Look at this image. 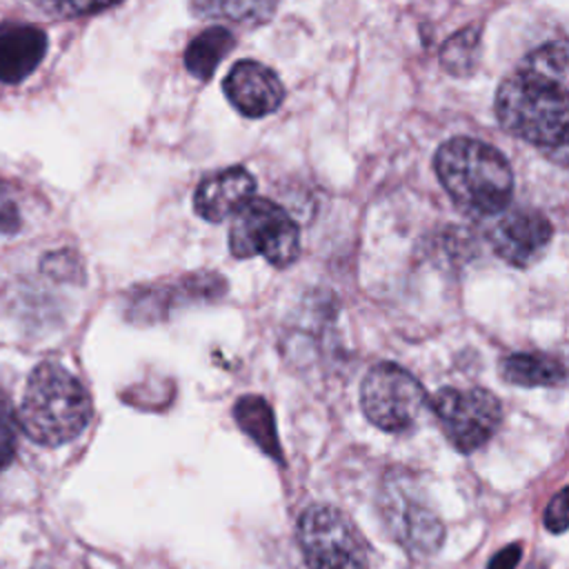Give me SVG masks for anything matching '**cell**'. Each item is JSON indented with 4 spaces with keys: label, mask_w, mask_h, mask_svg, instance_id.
Returning <instances> with one entry per match:
<instances>
[{
    "label": "cell",
    "mask_w": 569,
    "mask_h": 569,
    "mask_svg": "<svg viewBox=\"0 0 569 569\" xmlns=\"http://www.w3.org/2000/svg\"><path fill=\"white\" fill-rule=\"evenodd\" d=\"M565 489H560L545 509V527L551 533H562L567 529V498Z\"/></svg>",
    "instance_id": "cell-22"
},
{
    "label": "cell",
    "mask_w": 569,
    "mask_h": 569,
    "mask_svg": "<svg viewBox=\"0 0 569 569\" xmlns=\"http://www.w3.org/2000/svg\"><path fill=\"white\" fill-rule=\"evenodd\" d=\"M360 405L369 422L382 431L411 429L429 407V396L407 369L396 362L373 365L360 385Z\"/></svg>",
    "instance_id": "cell-5"
},
{
    "label": "cell",
    "mask_w": 569,
    "mask_h": 569,
    "mask_svg": "<svg viewBox=\"0 0 569 569\" xmlns=\"http://www.w3.org/2000/svg\"><path fill=\"white\" fill-rule=\"evenodd\" d=\"M227 100L247 118H264L284 100V87L273 69L258 60H238L222 82Z\"/></svg>",
    "instance_id": "cell-10"
},
{
    "label": "cell",
    "mask_w": 569,
    "mask_h": 569,
    "mask_svg": "<svg viewBox=\"0 0 569 569\" xmlns=\"http://www.w3.org/2000/svg\"><path fill=\"white\" fill-rule=\"evenodd\" d=\"M298 540L309 569H369L367 549L349 518L329 505H313L298 520Z\"/></svg>",
    "instance_id": "cell-6"
},
{
    "label": "cell",
    "mask_w": 569,
    "mask_h": 569,
    "mask_svg": "<svg viewBox=\"0 0 569 569\" xmlns=\"http://www.w3.org/2000/svg\"><path fill=\"white\" fill-rule=\"evenodd\" d=\"M256 178L244 167H229L204 178L193 191V211L207 222L231 218L247 200L253 198Z\"/></svg>",
    "instance_id": "cell-11"
},
{
    "label": "cell",
    "mask_w": 569,
    "mask_h": 569,
    "mask_svg": "<svg viewBox=\"0 0 569 569\" xmlns=\"http://www.w3.org/2000/svg\"><path fill=\"white\" fill-rule=\"evenodd\" d=\"M40 269L44 276H49L53 280H62V282H82L84 280L82 260L78 253H73L69 249L47 253L40 262Z\"/></svg>",
    "instance_id": "cell-18"
},
{
    "label": "cell",
    "mask_w": 569,
    "mask_h": 569,
    "mask_svg": "<svg viewBox=\"0 0 569 569\" xmlns=\"http://www.w3.org/2000/svg\"><path fill=\"white\" fill-rule=\"evenodd\" d=\"M502 378L520 387H558L565 382V367L549 353H511L502 360Z\"/></svg>",
    "instance_id": "cell-13"
},
{
    "label": "cell",
    "mask_w": 569,
    "mask_h": 569,
    "mask_svg": "<svg viewBox=\"0 0 569 569\" xmlns=\"http://www.w3.org/2000/svg\"><path fill=\"white\" fill-rule=\"evenodd\" d=\"M231 218L229 251L233 258L262 256L271 267L284 269L300 256V229L280 204L251 198Z\"/></svg>",
    "instance_id": "cell-4"
},
{
    "label": "cell",
    "mask_w": 569,
    "mask_h": 569,
    "mask_svg": "<svg viewBox=\"0 0 569 569\" xmlns=\"http://www.w3.org/2000/svg\"><path fill=\"white\" fill-rule=\"evenodd\" d=\"M47 53V33L31 22H0V82L18 84L27 80Z\"/></svg>",
    "instance_id": "cell-12"
},
{
    "label": "cell",
    "mask_w": 569,
    "mask_h": 569,
    "mask_svg": "<svg viewBox=\"0 0 569 569\" xmlns=\"http://www.w3.org/2000/svg\"><path fill=\"white\" fill-rule=\"evenodd\" d=\"M385 502V520L396 536V540L418 553H433L442 542V525L422 505L418 498L396 487V482H387V491L382 496Z\"/></svg>",
    "instance_id": "cell-9"
},
{
    "label": "cell",
    "mask_w": 569,
    "mask_h": 569,
    "mask_svg": "<svg viewBox=\"0 0 569 569\" xmlns=\"http://www.w3.org/2000/svg\"><path fill=\"white\" fill-rule=\"evenodd\" d=\"M429 409L445 438L465 453L480 449L496 433L502 418L500 400L491 391L478 387H445L429 398Z\"/></svg>",
    "instance_id": "cell-7"
},
{
    "label": "cell",
    "mask_w": 569,
    "mask_h": 569,
    "mask_svg": "<svg viewBox=\"0 0 569 569\" xmlns=\"http://www.w3.org/2000/svg\"><path fill=\"white\" fill-rule=\"evenodd\" d=\"M236 420L240 429L256 442L260 445L269 456L276 460L282 458L280 445H278V433H276V422H273V411L267 405L264 398L260 396H242L236 402Z\"/></svg>",
    "instance_id": "cell-15"
},
{
    "label": "cell",
    "mask_w": 569,
    "mask_h": 569,
    "mask_svg": "<svg viewBox=\"0 0 569 569\" xmlns=\"http://www.w3.org/2000/svg\"><path fill=\"white\" fill-rule=\"evenodd\" d=\"M89 418L91 398L71 371L56 362H42L31 371L16 420L33 442L64 445L80 436Z\"/></svg>",
    "instance_id": "cell-3"
},
{
    "label": "cell",
    "mask_w": 569,
    "mask_h": 569,
    "mask_svg": "<svg viewBox=\"0 0 569 569\" xmlns=\"http://www.w3.org/2000/svg\"><path fill=\"white\" fill-rule=\"evenodd\" d=\"M278 4L280 0H198L193 11L202 18H218L256 27L271 20Z\"/></svg>",
    "instance_id": "cell-16"
},
{
    "label": "cell",
    "mask_w": 569,
    "mask_h": 569,
    "mask_svg": "<svg viewBox=\"0 0 569 569\" xmlns=\"http://www.w3.org/2000/svg\"><path fill=\"white\" fill-rule=\"evenodd\" d=\"M18 442V420L9 396L0 389V469L9 467Z\"/></svg>",
    "instance_id": "cell-19"
},
{
    "label": "cell",
    "mask_w": 569,
    "mask_h": 569,
    "mask_svg": "<svg viewBox=\"0 0 569 569\" xmlns=\"http://www.w3.org/2000/svg\"><path fill=\"white\" fill-rule=\"evenodd\" d=\"M433 169L449 198L467 213L493 216L513 196V173L507 158L491 144L458 136L440 144Z\"/></svg>",
    "instance_id": "cell-2"
},
{
    "label": "cell",
    "mask_w": 569,
    "mask_h": 569,
    "mask_svg": "<svg viewBox=\"0 0 569 569\" xmlns=\"http://www.w3.org/2000/svg\"><path fill=\"white\" fill-rule=\"evenodd\" d=\"M233 33L224 27H209L202 33H198L187 51H184V67L187 71L198 80H209L222 58L233 49Z\"/></svg>",
    "instance_id": "cell-14"
},
{
    "label": "cell",
    "mask_w": 569,
    "mask_h": 569,
    "mask_svg": "<svg viewBox=\"0 0 569 569\" xmlns=\"http://www.w3.org/2000/svg\"><path fill=\"white\" fill-rule=\"evenodd\" d=\"M31 2L42 7V9H47V11H51V13H56V7H58L60 0H31Z\"/></svg>",
    "instance_id": "cell-24"
},
{
    "label": "cell",
    "mask_w": 569,
    "mask_h": 569,
    "mask_svg": "<svg viewBox=\"0 0 569 569\" xmlns=\"http://www.w3.org/2000/svg\"><path fill=\"white\" fill-rule=\"evenodd\" d=\"M480 38L482 29L469 24L449 36L440 49V64L451 76H471L480 62Z\"/></svg>",
    "instance_id": "cell-17"
},
{
    "label": "cell",
    "mask_w": 569,
    "mask_h": 569,
    "mask_svg": "<svg viewBox=\"0 0 569 569\" xmlns=\"http://www.w3.org/2000/svg\"><path fill=\"white\" fill-rule=\"evenodd\" d=\"M567 44L545 42L511 71L496 91V118L511 136L542 147L567 149Z\"/></svg>",
    "instance_id": "cell-1"
},
{
    "label": "cell",
    "mask_w": 569,
    "mask_h": 569,
    "mask_svg": "<svg viewBox=\"0 0 569 569\" xmlns=\"http://www.w3.org/2000/svg\"><path fill=\"white\" fill-rule=\"evenodd\" d=\"M520 556H522L520 545H507L489 560V569H516V565L520 562Z\"/></svg>",
    "instance_id": "cell-23"
},
{
    "label": "cell",
    "mask_w": 569,
    "mask_h": 569,
    "mask_svg": "<svg viewBox=\"0 0 569 569\" xmlns=\"http://www.w3.org/2000/svg\"><path fill=\"white\" fill-rule=\"evenodd\" d=\"M22 227L20 209L7 187V182L0 180V236H13Z\"/></svg>",
    "instance_id": "cell-20"
},
{
    "label": "cell",
    "mask_w": 569,
    "mask_h": 569,
    "mask_svg": "<svg viewBox=\"0 0 569 569\" xmlns=\"http://www.w3.org/2000/svg\"><path fill=\"white\" fill-rule=\"evenodd\" d=\"M118 2L120 0H60L56 7V13L62 18H78V16L104 11Z\"/></svg>",
    "instance_id": "cell-21"
},
{
    "label": "cell",
    "mask_w": 569,
    "mask_h": 569,
    "mask_svg": "<svg viewBox=\"0 0 569 569\" xmlns=\"http://www.w3.org/2000/svg\"><path fill=\"white\" fill-rule=\"evenodd\" d=\"M551 238V222L536 209H513L491 229L493 251L513 267H529L540 260Z\"/></svg>",
    "instance_id": "cell-8"
}]
</instances>
